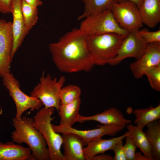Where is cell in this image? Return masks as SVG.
<instances>
[{
  "mask_svg": "<svg viewBox=\"0 0 160 160\" xmlns=\"http://www.w3.org/2000/svg\"><path fill=\"white\" fill-rule=\"evenodd\" d=\"M87 36L79 28H74L49 44L52 60L59 70L71 73L92 69L95 65L88 50Z\"/></svg>",
  "mask_w": 160,
  "mask_h": 160,
  "instance_id": "1",
  "label": "cell"
},
{
  "mask_svg": "<svg viewBox=\"0 0 160 160\" xmlns=\"http://www.w3.org/2000/svg\"><path fill=\"white\" fill-rule=\"evenodd\" d=\"M33 119L25 116L12 119L14 130L11 133L13 142L27 144L32 153L30 160H49V153L46 142L41 132L33 124Z\"/></svg>",
  "mask_w": 160,
  "mask_h": 160,
  "instance_id": "2",
  "label": "cell"
},
{
  "mask_svg": "<svg viewBox=\"0 0 160 160\" xmlns=\"http://www.w3.org/2000/svg\"><path fill=\"white\" fill-rule=\"evenodd\" d=\"M127 34L109 33L87 36L88 50L94 65L108 64L116 56Z\"/></svg>",
  "mask_w": 160,
  "mask_h": 160,
  "instance_id": "3",
  "label": "cell"
},
{
  "mask_svg": "<svg viewBox=\"0 0 160 160\" xmlns=\"http://www.w3.org/2000/svg\"><path fill=\"white\" fill-rule=\"evenodd\" d=\"M33 117L32 124L41 133L47 143L51 160H65L61 151L63 144L61 136L54 130L51 124L53 108L40 109Z\"/></svg>",
  "mask_w": 160,
  "mask_h": 160,
  "instance_id": "4",
  "label": "cell"
},
{
  "mask_svg": "<svg viewBox=\"0 0 160 160\" xmlns=\"http://www.w3.org/2000/svg\"><path fill=\"white\" fill-rule=\"evenodd\" d=\"M65 81L63 76L57 79L49 74L45 76L43 73L39 82L30 92V96L39 99L44 107L53 108L58 111L61 104L59 94Z\"/></svg>",
  "mask_w": 160,
  "mask_h": 160,
  "instance_id": "5",
  "label": "cell"
},
{
  "mask_svg": "<svg viewBox=\"0 0 160 160\" xmlns=\"http://www.w3.org/2000/svg\"><path fill=\"white\" fill-rule=\"evenodd\" d=\"M79 28L87 36L115 33L126 35L115 21L111 10L90 15L83 19Z\"/></svg>",
  "mask_w": 160,
  "mask_h": 160,
  "instance_id": "6",
  "label": "cell"
},
{
  "mask_svg": "<svg viewBox=\"0 0 160 160\" xmlns=\"http://www.w3.org/2000/svg\"><path fill=\"white\" fill-rule=\"evenodd\" d=\"M1 78L4 85L15 103L16 109L15 119H21L23 113L29 109L39 110L41 108L43 105L41 101L22 91L19 81L10 72L4 74Z\"/></svg>",
  "mask_w": 160,
  "mask_h": 160,
  "instance_id": "7",
  "label": "cell"
},
{
  "mask_svg": "<svg viewBox=\"0 0 160 160\" xmlns=\"http://www.w3.org/2000/svg\"><path fill=\"white\" fill-rule=\"evenodd\" d=\"M111 10L118 25L128 33L137 31L143 27L138 7L134 3L120 1L114 4Z\"/></svg>",
  "mask_w": 160,
  "mask_h": 160,
  "instance_id": "8",
  "label": "cell"
},
{
  "mask_svg": "<svg viewBox=\"0 0 160 160\" xmlns=\"http://www.w3.org/2000/svg\"><path fill=\"white\" fill-rule=\"evenodd\" d=\"M147 44L137 31L129 32L123 40L116 57L109 63V65L115 66L125 59L133 57L139 59L144 53Z\"/></svg>",
  "mask_w": 160,
  "mask_h": 160,
  "instance_id": "9",
  "label": "cell"
},
{
  "mask_svg": "<svg viewBox=\"0 0 160 160\" xmlns=\"http://www.w3.org/2000/svg\"><path fill=\"white\" fill-rule=\"evenodd\" d=\"M55 132L62 134L69 133L75 134L81 138L87 145L89 142L102 137L105 135L115 136L122 130L125 126L118 125H104L98 126V128L88 130H78L72 127L52 124Z\"/></svg>",
  "mask_w": 160,
  "mask_h": 160,
  "instance_id": "10",
  "label": "cell"
},
{
  "mask_svg": "<svg viewBox=\"0 0 160 160\" xmlns=\"http://www.w3.org/2000/svg\"><path fill=\"white\" fill-rule=\"evenodd\" d=\"M13 44L12 22L0 18V78L10 72Z\"/></svg>",
  "mask_w": 160,
  "mask_h": 160,
  "instance_id": "11",
  "label": "cell"
},
{
  "mask_svg": "<svg viewBox=\"0 0 160 160\" xmlns=\"http://www.w3.org/2000/svg\"><path fill=\"white\" fill-rule=\"evenodd\" d=\"M160 64V42L147 44L142 56L131 63L129 67L135 78H142L150 69Z\"/></svg>",
  "mask_w": 160,
  "mask_h": 160,
  "instance_id": "12",
  "label": "cell"
},
{
  "mask_svg": "<svg viewBox=\"0 0 160 160\" xmlns=\"http://www.w3.org/2000/svg\"><path fill=\"white\" fill-rule=\"evenodd\" d=\"M22 0H12L11 13L13 17L12 30L13 44L11 54L12 61L29 31L26 27L21 12Z\"/></svg>",
  "mask_w": 160,
  "mask_h": 160,
  "instance_id": "13",
  "label": "cell"
},
{
  "mask_svg": "<svg viewBox=\"0 0 160 160\" xmlns=\"http://www.w3.org/2000/svg\"><path fill=\"white\" fill-rule=\"evenodd\" d=\"M94 121L104 125H118L126 126L132 121L126 119L121 112L115 107H112L102 112L90 116L80 115L78 122Z\"/></svg>",
  "mask_w": 160,
  "mask_h": 160,
  "instance_id": "14",
  "label": "cell"
},
{
  "mask_svg": "<svg viewBox=\"0 0 160 160\" xmlns=\"http://www.w3.org/2000/svg\"><path fill=\"white\" fill-rule=\"evenodd\" d=\"M61 136L65 160H86L84 148L87 145L81 138L69 133H63Z\"/></svg>",
  "mask_w": 160,
  "mask_h": 160,
  "instance_id": "15",
  "label": "cell"
},
{
  "mask_svg": "<svg viewBox=\"0 0 160 160\" xmlns=\"http://www.w3.org/2000/svg\"><path fill=\"white\" fill-rule=\"evenodd\" d=\"M143 24L153 28L160 22V0H143L138 7Z\"/></svg>",
  "mask_w": 160,
  "mask_h": 160,
  "instance_id": "16",
  "label": "cell"
},
{
  "mask_svg": "<svg viewBox=\"0 0 160 160\" xmlns=\"http://www.w3.org/2000/svg\"><path fill=\"white\" fill-rule=\"evenodd\" d=\"M128 134L127 131L119 137L109 139H103L101 137L89 142L84 148L86 160H91L97 155L112 150L116 143L124 139Z\"/></svg>",
  "mask_w": 160,
  "mask_h": 160,
  "instance_id": "17",
  "label": "cell"
},
{
  "mask_svg": "<svg viewBox=\"0 0 160 160\" xmlns=\"http://www.w3.org/2000/svg\"><path fill=\"white\" fill-rule=\"evenodd\" d=\"M31 152L29 147L12 142H0V160H30Z\"/></svg>",
  "mask_w": 160,
  "mask_h": 160,
  "instance_id": "18",
  "label": "cell"
},
{
  "mask_svg": "<svg viewBox=\"0 0 160 160\" xmlns=\"http://www.w3.org/2000/svg\"><path fill=\"white\" fill-rule=\"evenodd\" d=\"M81 102L79 98L71 103L60 104L58 110L60 118V125L72 127L78 122L80 116L79 111Z\"/></svg>",
  "mask_w": 160,
  "mask_h": 160,
  "instance_id": "19",
  "label": "cell"
},
{
  "mask_svg": "<svg viewBox=\"0 0 160 160\" xmlns=\"http://www.w3.org/2000/svg\"><path fill=\"white\" fill-rule=\"evenodd\" d=\"M127 128L129 135L141 152L148 159H153L151 145L143 129L131 123L127 125Z\"/></svg>",
  "mask_w": 160,
  "mask_h": 160,
  "instance_id": "20",
  "label": "cell"
},
{
  "mask_svg": "<svg viewBox=\"0 0 160 160\" xmlns=\"http://www.w3.org/2000/svg\"><path fill=\"white\" fill-rule=\"evenodd\" d=\"M119 0H82L84 4L83 12L78 18L83 20L87 16L105 10H111L113 5Z\"/></svg>",
  "mask_w": 160,
  "mask_h": 160,
  "instance_id": "21",
  "label": "cell"
},
{
  "mask_svg": "<svg viewBox=\"0 0 160 160\" xmlns=\"http://www.w3.org/2000/svg\"><path fill=\"white\" fill-rule=\"evenodd\" d=\"M132 113L136 117L134 123L143 129L148 124L160 119V104L153 107L135 109Z\"/></svg>",
  "mask_w": 160,
  "mask_h": 160,
  "instance_id": "22",
  "label": "cell"
},
{
  "mask_svg": "<svg viewBox=\"0 0 160 160\" xmlns=\"http://www.w3.org/2000/svg\"><path fill=\"white\" fill-rule=\"evenodd\" d=\"M145 133L151 146L153 160L160 159V122L156 120L146 125Z\"/></svg>",
  "mask_w": 160,
  "mask_h": 160,
  "instance_id": "23",
  "label": "cell"
},
{
  "mask_svg": "<svg viewBox=\"0 0 160 160\" xmlns=\"http://www.w3.org/2000/svg\"><path fill=\"white\" fill-rule=\"evenodd\" d=\"M21 12L25 26L30 31L37 22L38 19L37 8L22 0Z\"/></svg>",
  "mask_w": 160,
  "mask_h": 160,
  "instance_id": "24",
  "label": "cell"
},
{
  "mask_svg": "<svg viewBox=\"0 0 160 160\" xmlns=\"http://www.w3.org/2000/svg\"><path fill=\"white\" fill-rule=\"evenodd\" d=\"M81 93L79 87L73 84H70L63 87L59 94L61 104H65L71 103L78 98Z\"/></svg>",
  "mask_w": 160,
  "mask_h": 160,
  "instance_id": "25",
  "label": "cell"
},
{
  "mask_svg": "<svg viewBox=\"0 0 160 160\" xmlns=\"http://www.w3.org/2000/svg\"><path fill=\"white\" fill-rule=\"evenodd\" d=\"M147 76L151 87L154 90L160 91V64L148 70L145 75Z\"/></svg>",
  "mask_w": 160,
  "mask_h": 160,
  "instance_id": "26",
  "label": "cell"
},
{
  "mask_svg": "<svg viewBox=\"0 0 160 160\" xmlns=\"http://www.w3.org/2000/svg\"><path fill=\"white\" fill-rule=\"evenodd\" d=\"M137 33L145 41L146 43L160 42V29L153 31H149L146 28L140 29Z\"/></svg>",
  "mask_w": 160,
  "mask_h": 160,
  "instance_id": "27",
  "label": "cell"
},
{
  "mask_svg": "<svg viewBox=\"0 0 160 160\" xmlns=\"http://www.w3.org/2000/svg\"><path fill=\"white\" fill-rule=\"evenodd\" d=\"M125 138V143L124 147L127 160H135L137 147L129 133Z\"/></svg>",
  "mask_w": 160,
  "mask_h": 160,
  "instance_id": "28",
  "label": "cell"
},
{
  "mask_svg": "<svg viewBox=\"0 0 160 160\" xmlns=\"http://www.w3.org/2000/svg\"><path fill=\"white\" fill-rule=\"evenodd\" d=\"M112 150L114 153L113 160H127L122 140L116 143Z\"/></svg>",
  "mask_w": 160,
  "mask_h": 160,
  "instance_id": "29",
  "label": "cell"
},
{
  "mask_svg": "<svg viewBox=\"0 0 160 160\" xmlns=\"http://www.w3.org/2000/svg\"><path fill=\"white\" fill-rule=\"evenodd\" d=\"M12 0H0V12L4 14L11 13Z\"/></svg>",
  "mask_w": 160,
  "mask_h": 160,
  "instance_id": "30",
  "label": "cell"
},
{
  "mask_svg": "<svg viewBox=\"0 0 160 160\" xmlns=\"http://www.w3.org/2000/svg\"><path fill=\"white\" fill-rule=\"evenodd\" d=\"M113 157L111 155L103 153L94 156L91 160H113Z\"/></svg>",
  "mask_w": 160,
  "mask_h": 160,
  "instance_id": "31",
  "label": "cell"
},
{
  "mask_svg": "<svg viewBox=\"0 0 160 160\" xmlns=\"http://www.w3.org/2000/svg\"><path fill=\"white\" fill-rule=\"evenodd\" d=\"M31 5L37 7L42 5L43 3L41 0H23Z\"/></svg>",
  "mask_w": 160,
  "mask_h": 160,
  "instance_id": "32",
  "label": "cell"
},
{
  "mask_svg": "<svg viewBox=\"0 0 160 160\" xmlns=\"http://www.w3.org/2000/svg\"><path fill=\"white\" fill-rule=\"evenodd\" d=\"M135 160H148V159L144 154L138 152L136 153Z\"/></svg>",
  "mask_w": 160,
  "mask_h": 160,
  "instance_id": "33",
  "label": "cell"
},
{
  "mask_svg": "<svg viewBox=\"0 0 160 160\" xmlns=\"http://www.w3.org/2000/svg\"><path fill=\"white\" fill-rule=\"evenodd\" d=\"M131 1L139 7L141 4L143 0H119V1Z\"/></svg>",
  "mask_w": 160,
  "mask_h": 160,
  "instance_id": "34",
  "label": "cell"
}]
</instances>
